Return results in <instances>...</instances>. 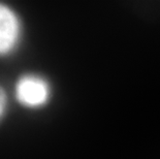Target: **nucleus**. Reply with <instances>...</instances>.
I'll return each instance as SVG.
<instances>
[{"mask_svg":"<svg viewBox=\"0 0 160 159\" xmlns=\"http://www.w3.org/2000/svg\"><path fill=\"white\" fill-rule=\"evenodd\" d=\"M21 35V24L15 12L0 3V56H5L17 48Z\"/></svg>","mask_w":160,"mask_h":159,"instance_id":"2","label":"nucleus"},{"mask_svg":"<svg viewBox=\"0 0 160 159\" xmlns=\"http://www.w3.org/2000/svg\"><path fill=\"white\" fill-rule=\"evenodd\" d=\"M6 107V93L2 86H0V119L3 116Z\"/></svg>","mask_w":160,"mask_h":159,"instance_id":"3","label":"nucleus"},{"mask_svg":"<svg viewBox=\"0 0 160 159\" xmlns=\"http://www.w3.org/2000/svg\"><path fill=\"white\" fill-rule=\"evenodd\" d=\"M51 94L50 86L43 77L36 74H24L16 84V97L27 107H39L47 103Z\"/></svg>","mask_w":160,"mask_h":159,"instance_id":"1","label":"nucleus"}]
</instances>
